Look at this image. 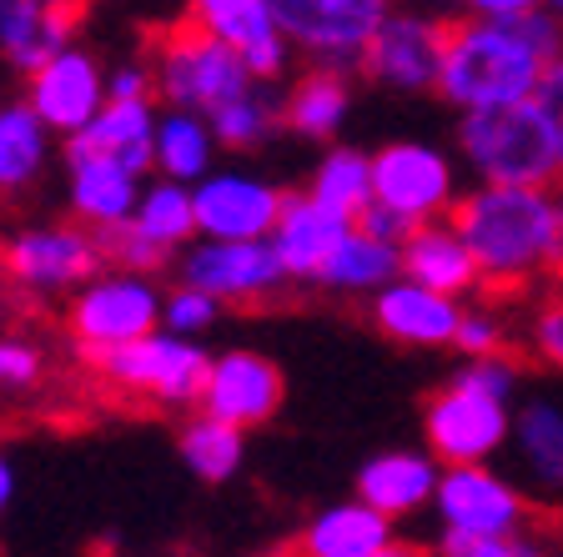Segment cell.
Segmentation results:
<instances>
[{"label":"cell","mask_w":563,"mask_h":557,"mask_svg":"<svg viewBox=\"0 0 563 557\" xmlns=\"http://www.w3.org/2000/svg\"><path fill=\"white\" fill-rule=\"evenodd\" d=\"M367 316H373V326L387 342L438 352V347H453L457 342L463 307H457V297H448V291L422 287V281H412V277H398L367 302Z\"/></svg>","instance_id":"cell-17"},{"label":"cell","mask_w":563,"mask_h":557,"mask_svg":"<svg viewBox=\"0 0 563 557\" xmlns=\"http://www.w3.org/2000/svg\"><path fill=\"white\" fill-rule=\"evenodd\" d=\"M176 453L187 463V472L197 482H227V477L242 472L246 463V427L227 417H211V412H197V417L181 422V437H176Z\"/></svg>","instance_id":"cell-31"},{"label":"cell","mask_w":563,"mask_h":557,"mask_svg":"<svg viewBox=\"0 0 563 557\" xmlns=\"http://www.w3.org/2000/svg\"><path fill=\"white\" fill-rule=\"evenodd\" d=\"M91 371L111 392H126V397H136V402L201 406L211 357L201 352L197 337H181V332L156 326V332H146V337H136V342L91 352Z\"/></svg>","instance_id":"cell-4"},{"label":"cell","mask_w":563,"mask_h":557,"mask_svg":"<svg viewBox=\"0 0 563 557\" xmlns=\"http://www.w3.org/2000/svg\"><path fill=\"white\" fill-rule=\"evenodd\" d=\"M162 302L166 291H156V277L111 267L86 281L81 291H70L66 326L76 337V347L91 357V352L121 347V342H136L146 332H156L162 326Z\"/></svg>","instance_id":"cell-7"},{"label":"cell","mask_w":563,"mask_h":557,"mask_svg":"<svg viewBox=\"0 0 563 557\" xmlns=\"http://www.w3.org/2000/svg\"><path fill=\"white\" fill-rule=\"evenodd\" d=\"M282 197L287 191L252 171H207L197 181V226L222 242H257L277 232Z\"/></svg>","instance_id":"cell-15"},{"label":"cell","mask_w":563,"mask_h":557,"mask_svg":"<svg viewBox=\"0 0 563 557\" xmlns=\"http://www.w3.org/2000/svg\"><path fill=\"white\" fill-rule=\"evenodd\" d=\"M438 477H443V463L433 453H377L357 467V498L373 502L377 512H387L393 523L408 517V512L428 508L438 498Z\"/></svg>","instance_id":"cell-23"},{"label":"cell","mask_w":563,"mask_h":557,"mask_svg":"<svg viewBox=\"0 0 563 557\" xmlns=\"http://www.w3.org/2000/svg\"><path fill=\"white\" fill-rule=\"evenodd\" d=\"M373 186L377 201L408 211L412 221H438L457 201V166L428 141H387L373 152Z\"/></svg>","instance_id":"cell-13"},{"label":"cell","mask_w":563,"mask_h":557,"mask_svg":"<svg viewBox=\"0 0 563 557\" xmlns=\"http://www.w3.org/2000/svg\"><path fill=\"white\" fill-rule=\"evenodd\" d=\"M101 252H106V261H111V267L141 271V277H156V271H166L176 261L172 246H162L156 236L141 232L136 216L121 221V226H106V232H101Z\"/></svg>","instance_id":"cell-35"},{"label":"cell","mask_w":563,"mask_h":557,"mask_svg":"<svg viewBox=\"0 0 563 557\" xmlns=\"http://www.w3.org/2000/svg\"><path fill=\"white\" fill-rule=\"evenodd\" d=\"M373 557H433V553H428V547H418V543H398V537H393V543H387L383 553H373Z\"/></svg>","instance_id":"cell-48"},{"label":"cell","mask_w":563,"mask_h":557,"mask_svg":"<svg viewBox=\"0 0 563 557\" xmlns=\"http://www.w3.org/2000/svg\"><path fill=\"white\" fill-rule=\"evenodd\" d=\"M457 5H463V0H457Z\"/></svg>","instance_id":"cell-50"},{"label":"cell","mask_w":563,"mask_h":557,"mask_svg":"<svg viewBox=\"0 0 563 557\" xmlns=\"http://www.w3.org/2000/svg\"><path fill=\"white\" fill-rule=\"evenodd\" d=\"M433 508L443 533H463V537H508V533H523L528 523L523 488L508 482L504 472H493L488 463L443 467Z\"/></svg>","instance_id":"cell-12"},{"label":"cell","mask_w":563,"mask_h":557,"mask_svg":"<svg viewBox=\"0 0 563 557\" xmlns=\"http://www.w3.org/2000/svg\"><path fill=\"white\" fill-rule=\"evenodd\" d=\"M549 51L528 35L518 21H493V15H463L448 21V56L438 96L457 111H493V105L533 101L549 70Z\"/></svg>","instance_id":"cell-2"},{"label":"cell","mask_w":563,"mask_h":557,"mask_svg":"<svg viewBox=\"0 0 563 557\" xmlns=\"http://www.w3.org/2000/svg\"><path fill=\"white\" fill-rule=\"evenodd\" d=\"M307 191L328 207L347 211L352 221L363 216V207L377 201V186H373V156L357 152V146H328L317 156L312 176H307Z\"/></svg>","instance_id":"cell-33"},{"label":"cell","mask_w":563,"mask_h":557,"mask_svg":"<svg viewBox=\"0 0 563 557\" xmlns=\"http://www.w3.org/2000/svg\"><path fill=\"white\" fill-rule=\"evenodd\" d=\"M539 101H543V111H549L553 131H559V146H563V56H553V60H549V70H543Z\"/></svg>","instance_id":"cell-44"},{"label":"cell","mask_w":563,"mask_h":557,"mask_svg":"<svg viewBox=\"0 0 563 557\" xmlns=\"http://www.w3.org/2000/svg\"><path fill=\"white\" fill-rule=\"evenodd\" d=\"M272 86L277 81H257L252 91L232 96V101L217 105L207 116L227 152H257V146H267V141L277 136V126H287V121H282V101L272 96Z\"/></svg>","instance_id":"cell-34"},{"label":"cell","mask_w":563,"mask_h":557,"mask_svg":"<svg viewBox=\"0 0 563 557\" xmlns=\"http://www.w3.org/2000/svg\"><path fill=\"white\" fill-rule=\"evenodd\" d=\"M448 56V21H433L422 11H393L377 25L373 46L363 56V76L383 91L398 96H428L443 81Z\"/></svg>","instance_id":"cell-11"},{"label":"cell","mask_w":563,"mask_h":557,"mask_svg":"<svg viewBox=\"0 0 563 557\" xmlns=\"http://www.w3.org/2000/svg\"><path fill=\"white\" fill-rule=\"evenodd\" d=\"M51 136L56 131L46 126V116L31 101L0 105V191L5 197H15V191H25V186L46 176Z\"/></svg>","instance_id":"cell-29"},{"label":"cell","mask_w":563,"mask_h":557,"mask_svg":"<svg viewBox=\"0 0 563 557\" xmlns=\"http://www.w3.org/2000/svg\"><path fill=\"white\" fill-rule=\"evenodd\" d=\"M217 316H222V302L201 287H187V281H176V287L166 291V302H162V326L166 332H181V337H201V332H211Z\"/></svg>","instance_id":"cell-36"},{"label":"cell","mask_w":563,"mask_h":557,"mask_svg":"<svg viewBox=\"0 0 563 557\" xmlns=\"http://www.w3.org/2000/svg\"><path fill=\"white\" fill-rule=\"evenodd\" d=\"M352 226H357V221H352L347 211L317 201L302 186V191H287V197H282V216H277L272 242H277L292 281H317V271L328 267V256L338 252Z\"/></svg>","instance_id":"cell-20"},{"label":"cell","mask_w":563,"mask_h":557,"mask_svg":"<svg viewBox=\"0 0 563 557\" xmlns=\"http://www.w3.org/2000/svg\"><path fill=\"white\" fill-rule=\"evenodd\" d=\"M387 543H393V517L377 512L373 502L352 498L307 517V527L292 543V557H373Z\"/></svg>","instance_id":"cell-24"},{"label":"cell","mask_w":563,"mask_h":557,"mask_svg":"<svg viewBox=\"0 0 563 557\" xmlns=\"http://www.w3.org/2000/svg\"><path fill=\"white\" fill-rule=\"evenodd\" d=\"M508 453H514L518 482H523L528 492L559 502L563 498V402H553V397H528L514 417Z\"/></svg>","instance_id":"cell-22"},{"label":"cell","mask_w":563,"mask_h":557,"mask_svg":"<svg viewBox=\"0 0 563 557\" xmlns=\"http://www.w3.org/2000/svg\"><path fill=\"white\" fill-rule=\"evenodd\" d=\"M448 557H539V547L528 543L523 533H508V537H478V543L457 547Z\"/></svg>","instance_id":"cell-43"},{"label":"cell","mask_w":563,"mask_h":557,"mask_svg":"<svg viewBox=\"0 0 563 557\" xmlns=\"http://www.w3.org/2000/svg\"><path fill=\"white\" fill-rule=\"evenodd\" d=\"M422 437H428V453H433L443 467L493 463L498 453H508L514 412H508L504 397H488V392H473V387H463V382H448L443 392L428 397Z\"/></svg>","instance_id":"cell-10"},{"label":"cell","mask_w":563,"mask_h":557,"mask_svg":"<svg viewBox=\"0 0 563 557\" xmlns=\"http://www.w3.org/2000/svg\"><path fill=\"white\" fill-rule=\"evenodd\" d=\"M217 131L201 111H187V105H166L156 116V171L176 176V181L197 186L207 171H217Z\"/></svg>","instance_id":"cell-30"},{"label":"cell","mask_w":563,"mask_h":557,"mask_svg":"<svg viewBox=\"0 0 563 557\" xmlns=\"http://www.w3.org/2000/svg\"><path fill=\"white\" fill-rule=\"evenodd\" d=\"M457 152L478 181L508 186H553L563 181V146L543 101H514L493 111H463L457 121Z\"/></svg>","instance_id":"cell-3"},{"label":"cell","mask_w":563,"mask_h":557,"mask_svg":"<svg viewBox=\"0 0 563 557\" xmlns=\"http://www.w3.org/2000/svg\"><path fill=\"white\" fill-rule=\"evenodd\" d=\"M11 498H15V472H11V457L0 453V512L11 508Z\"/></svg>","instance_id":"cell-47"},{"label":"cell","mask_w":563,"mask_h":557,"mask_svg":"<svg viewBox=\"0 0 563 557\" xmlns=\"http://www.w3.org/2000/svg\"><path fill=\"white\" fill-rule=\"evenodd\" d=\"M156 91V76L152 66H141V60H121L111 70V101H146Z\"/></svg>","instance_id":"cell-42"},{"label":"cell","mask_w":563,"mask_h":557,"mask_svg":"<svg viewBox=\"0 0 563 557\" xmlns=\"http://www.w3.org/2000/svg\"><path fill=\"white\" fill-rule=\"evenodd\" d=\"M539 5H549L553 15H563V0H539Z\"/></svg>","instance_id":"cell-49"},{"label":"cell","mask_w":563,"mask_h":557,"mask_svg":"<svg viewBox=\"0 0 563 557\" xmlns=\"http://www.w3.org/2000/svg\"><path fill=\"white\" fill-rule=\"evenodd\" d=\"M106 161L146 176L156 171V105L146 101H106L81 131L66 136V166Z\"/></svg>","instance_id":"cell-18"},{"label":"cell","mask_w":563,"mask_h":557,"mask_svg":"<svg viewBox=\"0 0 563 557\" xmlns=\"http://www.w3.org/2000/svg\"><path fill=\"white\" fill-rule=\"evenodd\" d=\"M176 281L211 291L222 307H257L292 287V271L282 261L277 242H222V236H197L176 256Z\"/></svg>","instance_id":"cell-8"},{"label":"cell","mask_w":563,"mask_h":557,"mask_svg":"<svg viewBox=\"0 0 563 557\" xmlns=\"http://www.w3.org/2000/svg\"><path fill=\"white\" fill-rule=\"evenodd\" d=\"M136 226L146 236H156L162 246H172V252H187V246L201 236V226H197V186L156 171L152 181L141 186Z\"/></svg>","instance_id":"cell-32"},{"label":"cell","mask_w":563,"mask_h":557,"mask_svg":"<svg viewBox=\"0 0 563 557\" xmlns=\"http://www.w3.org/2000/svg\"><path fill=\"white\" fill-rule=\"evenodd\" d=\"M272 15L312 66L363 70L377 25L393 15V0H272Z\"/></svg>","instance_id":"cell-9"},{"label":"cell","mask_w":563,"mask_h":557,"mask_svg":"<svg viewBox=\"0 0 563 557\" xmlns=\"http://www.w3.org/2000/svg\"><path fill=\"white\" fill-rule=\"evenodd\" d=\"M473 15H493V21H518V15H528L539 0H463Z\"/></svg>","instance_id":"cell-45"},{"label":"cell","mask_w":563,"mask_h":557,"mask_svg":"<svg viewBox=\"0 0 563 557\" xmlns=\"http://www.w3.org/2000/svg\"><path fill=\"white\" fill-rule=\"evenodd\" d=\"M41 371H46V357L41 347L25 337H0V387L5 392H25V387L41 382Z\"/></svg>","instance_id":"cell-40"},{"label":"cell","mask_w":563,"mask_h":557,"mask_svg":"<svg viewBox=\"0 0 563 557\" xmlns=\"http://www.w3.org/2000/svg\"><path fill=\"white\" fill-rule=\"evenodd\" d=\"M553 197L549 186H508V181H478L473 191L453 201V221L473 261L483 271L488 291H523L528 281L549 271L553 246Z\"/></svg>","instance_id":"cell-1"},{"label":"cell","mask_w":563,"mask_h":557,"mask_svg":"<svg viewBox=\"0 0 563 557\" xmlns=\"http://www.w3.org/2000/svg\"><path fill=\"white\" fill-rule=\"evenodd\" d=\"M152 76H156V96L166 105H187V111H201V116H211L217 105H227L232 96L257 86L242 51L197 21L162 35Z\"/></svg>","instance_id":"cell-5"},{"label":"cell","mask_w":563,"mask_h":557,"mask_svg":"<svg viewBox=\"0 0 563 557\" xmlns=\"http://www.w3.org/2000/svg\"><path fill=\"white\" fill-rule=\"evenodd\" d=\"M106 252L101 232L86 221H46V226H21L0 242V271L25 291V297H66L81 291L91 277H101Z\"/></svg>","instance_id":"cell-6"},{"label":"cell","mask_w":563,"mask_h":557,"mask_svg":"<svg viewBox=\"0 0 563 557\" xmlns=\"http://www.w3.org/2000/svg\"><path fill=\"white\" fill-rule=\"evenodd\" d=\"M549 271H553V277H563V197H559V207H553V246H549Z\"/></svg>","instance_id":"cell-46"},{"label":"cell","mask_w":563,"mask_h":557,"mask_svg":"<svg viewBox=\"0 0 563 557\" xmlns=\"http://www.w3.org/2000/svg\"><path fill=\"white\" fill-rule=\"evenodd\" d=\"M402 277L422 281V287H438L448 297H468L483 287V271L473 261L468 242L448 216L438 221H418V232L402 246Z\"/></svg>","instance_id":"cell-25"},{"label":"cell","mask_w":563,"mask_h":557,"mask_svg":"<svg viewBox=\"0 0 563 557\" xmlns=\"http://www.w3.org/2000/svg\"><path fill=\"white\" fill-rule=\"evenodd\" d=\"M528 347H533L539 361L563 371V291H553V297L539 302V312L528 322Z\"/></svg>","instance_id":"cell-39"},{"label":"cell","mask_w":563,"mask_h":557,"mask_svg":"<svg viewBox=\"0 0 563 557\" xmlns=\"http://www.w3.org/2000/svg\"><path fill=\"white\" fill-rule=\"evenodd\" d=\"M25 86H31L25 101L46 116V126L56 131L60 141H66L70 131H81L86 121L111 101V70H101V60L86 46H76V41H70L66 51H56L41 70H31Z\"/></svg>","instance_id":"cell-14"},{"label":"cell","mask_w":563,"mask_h":557,"mask_svg":"<svg viewBox=\"0 0 563 557\" xmlns=\"http://www.w3.org/2000/svg\"><path fill=\"white\" fill-rule=\"evenodd\" d=\"M187 21L232 41L257 81H282L297 56L292 41L282 35L277 15H272V0H187Z\"/></svg>","instance_id":"cell-19"},{"label":"cell","mask_w":563,"mask_h":557,"mask_svg":"<svg viewBox=\"0 0 563 557\" xmlns=\"http://www.w3.org/2000/svg\"><path fill=\"white\" fill-rule=\"evenodd\" d=\"M463 357H493V352L508 347V326L493 307H463V322H457V342Z\"/></svg>","instance_id":"cell-37"},{"label":"cell","mask_w":563,"mask_h":557,"mask_svg":"<svg viewBox=\"0 0 563 557\" xmlns=\"http://www.w3.org/2000/svg\"><path fill=\"white\" fill-rule=\"evenodd\" d=\"M76 41V0H0V56L31 76Z\"/></svg>","instance_id":"cell-21"},{"label":"cell","mask_w":563,"mask_h":557,"mask_svg":"<svg viewBox=\"0 0 563 557\" xmlns=\"http://www.w3.org/2000/svg\"><path fill=\"white\" fill-rule=\"evenodd\" d=\"M357 226H363L367 236H377V242H387V246H408V236L418 232V221H412L408 211L387 207V201H373V207H363Z\"/></svg>","instance_id":"cell-41"},{"label":"cell","mask_w":563,"mask_h":557,"mask_svg":"<svg viewBox=\"0 0 563 557\" xmlns=\"http://www.w3.org/2000/svg\"><path fill=\"white\" fill-rule=\"evenodd\" d=\"M453 382H463V387H473V392H488V397H514V387H518V367H514V357L508 352H493V357H468L463 367L453 371Z\"/></svg>","instance_id":"cell-38"},{"label":"cell","mask_w":563,"mask_h":557,"mask_svg":"<svg viewBox=\"0 0 563 557\" xmlns=\"http://www.w3.org/2000/svg\"><path fill=\"white\" fill-rule=\"evenodd\" d=\"M402 277V246H387L377 236H367L363 226H352L342 236V246L328 256V267L317 271V287L332 297H367L373 302L387 281Z\"/></svg>","instance_id":"cell-28"},{"label":"cell","mask_w":563,"mask_h":557,"mask_svg":"<svg viewBox=\"0 0 563 557\" xmlns=\"http://www.w3.org/2000/svg\"><path fill=\"white\" fill-rule=\"evenodd\" d=\"M66 197L76 221L106 232V226H121V221L136 216V201H141V186L146 176L126 171V166H106V161H76L66 166Z\"/></svg>","instance_id":"cell-27"},{"label":"cell","mask_w":563,"mask_h":557,"mask_svg":"<svg viewBox=\"0 0 563 557\" xmlns=\"http://www.w3.org/2000/svg\"><path fill=\"white\" fill-rule=\"evenodd\" d=\"M352 111V81L338 66H312L292 81V91L282 96V121L302 141H332L347 126Z\"/></svg>","instance_id":"cell-26"},{"label":"cell","mask_w":563,"mask_h":557,"mask_svg":"<svg viewBox=\"0 0 563 557\" xmlns=\"http://www.w3.org/2000/svg\"><path fill=\"white\" fill-rule=\"evenodd\" d=\"M282 397H287V382H282V367L262 352L232 347L222 357H211L207 371V392H201V412L211 417H227L236 427H262L282 412Z\"/></svg>","instance_id":"cell-16"}]
</instances>
